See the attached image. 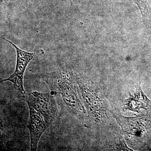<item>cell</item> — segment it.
Wrapping results in <instances>:
<instances>
[{
    "instance_id": "1",
    "label": "cell",
    "mask_w": 151,
    "mask_h": 151,
    "mask_svg": "<svg viewBox=\"0 0 151 151\" xmlns=\"http://www.w3.org/2000/svg\"><path fill=\"white\" fill-rule=\"evenodd\" d=\"M74 79V73L67 66L47 73L44 76L45 81L65 109L75 114H83L85 111L78 99L73 83Z\"/></svg>"
},
{
    "instance_id": "2",
    "label": "cell",
    "mask_w": 151,
    "mask_h": 151,
    "mask_svg": "<svg viewBox=\"0 0 151 151\" xmlns=\"http://www.w3.org/2000/svg\"><path fill=\"white\" fill-rule=\"evenodd\" d=\"M26 100L29 107L43 116L48 127L56 119L58 110L54 97L50 93L34 91L26 96Z\"/></svg>"
},
{
    "instance_id": "3",
    "label": "cell",
    "mask_w": 151,
    "mask_h": 151,
    "mask_svg": "<svg viewBox=\"0 0 151 151\" xmlns=\"http://www.w3.org/2000/svg\"><path fill=\"white\" fill-rule=\"evenodd\" d=\"M3 39L12 45L15 49L17 52V63L15 70L13 73L8 78L4 79L1 82L10 81L13 84L15 89L21 94H24V72L27 65L33 59L34 53L23 50L6 39L3 38Z\"/></svg>"
},
{
    "instance_id": "4",
    "label": "cell",
    "mask_w": 151,
    "mask_h": 151,
    "mask_svg": "<svg viewBox=\"0 0 151 151\" xmlns=\"http://www.w3.org/2000/svg\"><path fill=\"white\" fill-rule=\"evenodd\" d=\"M29 119L28 127L30 134L31 150H37L38 144L40 138L48 127L44 118L41 114L29 107Z\"/></svg>"
},
{
    "instance_id": "5",
    "label": "cell",
    "mask_w": 151,
    "mask_h": 151,
    "mask_svg": "<svg viewBox=\"0 0 151 151\" xmlns=\"http://www.w3.org/2000/svg\"><path fill=\"white\" fill-rule=\"evenodd\" d=\"M18 0H1V4H8V3L13 2L15 1Z\"/></svg>"
}]
</instances>
